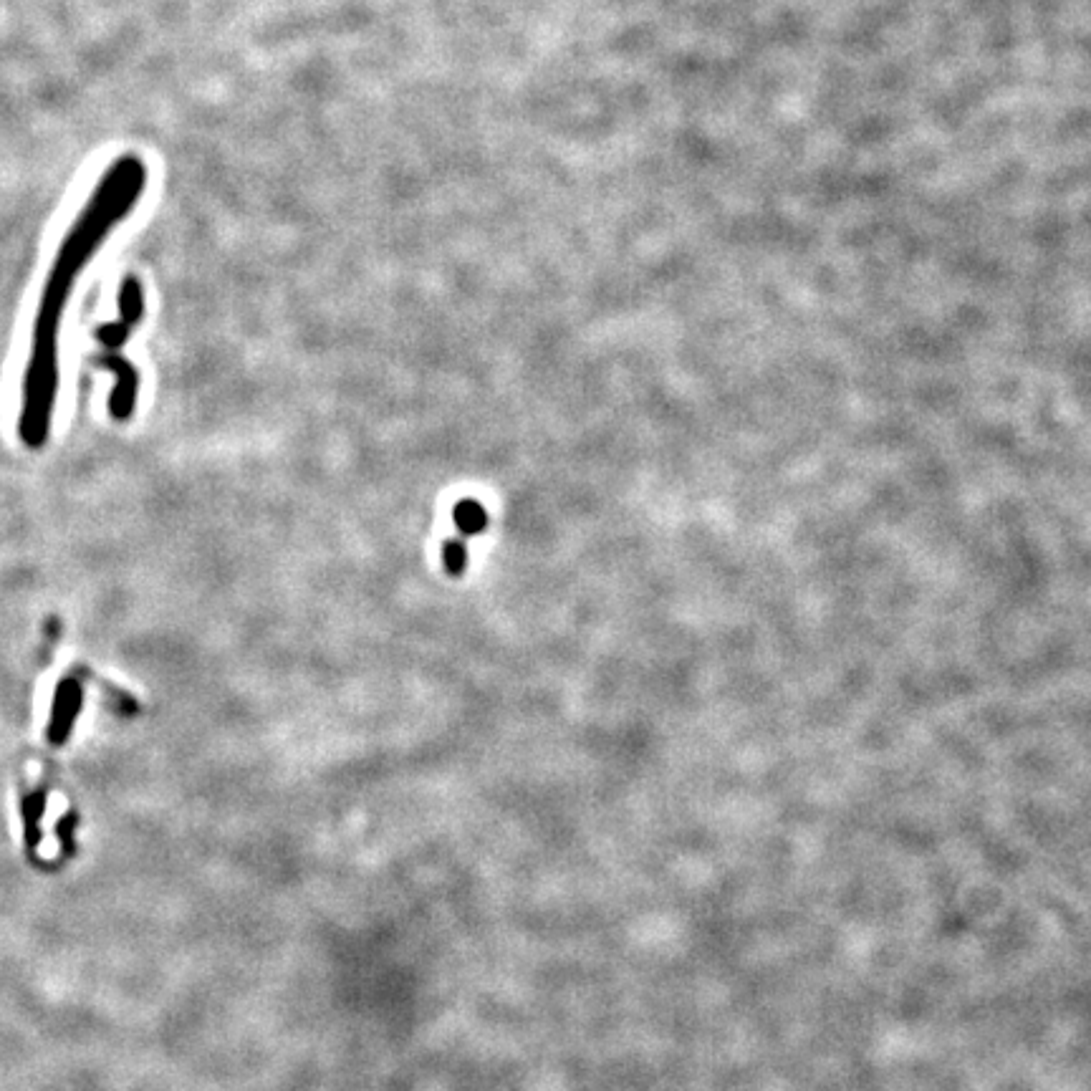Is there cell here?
I'll return each mask as SVG.
<instances>
[{
	"instance_id": "cell-1",
	"label": "cell",
	"mask_w": 1091,
	"mask_h": 1091,
	"mask_svg": "<svg viewBox=\"0 0 1091 1091\" xmlns=\"http://www.w3.org/2000/svg\"><path fill=\"white\" fill-rule=\"evenodd\" d=\"M142 185L144 170L137 165V160H119V165L109 172L107 180L94 192L84 218H79V223L74 225L71 235L66 238L64 251L56 261L54 273L48 278L41 314H38L36 349H33L31 372H28L26 410H23L21 420L23 440L31 448H38L46 440L48 432V415H51L56 384V331H59V316L71 291V281H74L76 271L84 268L91 253L96 251V245L102 243L114 220H119L132 208L134 197H137Z\"/></svg>"
},
{
	"instance_id": "cell-2",
	"label": "cell",
	"mask_w": 1091,
	"mask_h": 1091,
	"mask_svg": "<svg viewBox=\"0 0 1091 1091\" xmlns=\"http://www.w3.org/2000/svg\"><path fill=\"white\" fill-rule=\"evenodd\" d=\"M81 687L74 680H66L59 685L54 700V715H51V730H48V738L51 743H64L69 738V730L74 725V718L79 715L81 708Z\"/></svg>"
},
{
	"instance_id": "cell-3",
	"label": "cell",
	"mask_w": 1091,
	"mask_h": 1091,
	"mask_svg": "<svg viewBox=\"0 0 1091 1091\" xmlns=\"http://www.w3.org/2000/svg\"><path fill=\"white\" fill-rule=\"evenodd\" d=\"M107 367L117 372V387L112 394V415L117 420H127L137 400V372L122 359H107Z\"/></svg>"
},
{
	"instance_id": "cell-4",
	"label": "cell",
	"mask_w": 1091,
	"mask_h": 1091,
	"mask_svg": "<svg viewBox=\"0 0 1091 1091\" xmlns=\"http://www.w3.org/2000/svg\"><path fill=\"white\" fill-rule=\"evenodd\" d=\"M453 521L463 536H480L488 528V511L475 498H463L455 503Z\"/></svg>"
},
{
	"instance_id": "cell-5",
	"label": "cell",
	"mask_w": 1091,
	"mask_h": 1091,
	"mask_svg": "<svg viewBox=\"0 0 1091 1091\" xmlns=\"http://www.w3.org/2000/svg\"><path fill=\"white\" fill-rule=\"evenodd\" d=\"M468 559L470 556L465 538H450V541L442 543V566L453 579H460L468 571Z\"/></svg>"
},
{
	"instance_id": "cell-6",
	"label": "cell",
	"mask_w": 1091,
	"mask_h": 1091,
	"mask_svg": "<svg viewBox=\"0 0 1091 1091\" xmlns=\"http://www.w3.org/2000/svg\"><path fill=\"white\" fill-rule=\"evenodd\" d=\"M142 309V288H139V283L134 278H129L122 286V293H119V311H122L124 324L132 326L142 316Z\"/></svg>"
},
{
	"instance_id": "cell-7",
	"label": "cell",
	"mask_w": 1091,
	"mask_h": 1091,
	"mask_svg": "<svg viewBox=\"0 0 1091 1091\" xmlns=\"http://www.w3.org/2000/svg\"><path fill=\"white\" fill-rule=\"evenodd\" d=\"M127 329L129 326L124 321H114V324H107L99 331V339L107 346H122L124 339H127Z\"/></svg>"
}]
</instances>
